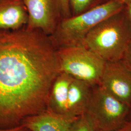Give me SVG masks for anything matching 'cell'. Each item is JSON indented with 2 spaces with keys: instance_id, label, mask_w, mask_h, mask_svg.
<instances>
[{
  "instance_id": "7",
  "label": "cell",
  "mask_w": 131,
  "mask_h": 131,
  "mask_svg": "<svg viewBox=\"0 0 131 131\" xmlns=\"http://www.w3.org/2000/svg\"><path fill=\"white\" fill-rule=\"evenodd\" d=\"M128 106L131 105V70L123 61L107 62L99 84Z\"/></svg>"
},
{
  "instance_id": "20",
  "label": "cell",
  "mask_w": 131,
  "mask_h": 131,
  "mask_svg": "<svg viewBox=\"0 0 131 131\" xmlns=\"http://www.w3.org/2000/svg\"><path fill=\"white\" fill-rule=\"evenodd\" d=\"M119 1H121L122 3H123L124 5H126L128 0H119Z\"/></svg>"
},
{
  "instance_id": "12",
  "label": "cell",
  "mask_w": 131,
  "mask_h": 131,
  "mask_svg": "<svg viewBox=\"0 0 131 131\" xmlns=\"http://www.w3.org/2000/svg\"><path fill=\"white\" fill-rule=\"evenodd\" d=\"M95 0H70L71 16L81 14L96 6Z\"/></svg>"
},
{
  "instance_id": "16",
  "label": "cell",
  "mask_w": 131,
  "mask_h": 131,
  "mask_svg": "<svg viewBox=\"0 0 131 131\" xmlns=\"http://www.w3.org/2000/svg\"><path fill=\"white\" fill-rule=\"evenodd\" d=\"M0 131H30L28 129L23 125H20L18 126L6 129H0Z\"/></svg>"
},
{
  "instance_id": "15",
  "label": "cell",
  "mask_w": 131,
  "mask_h": 131,
  "mask_svg": "<svg viewBox=\"0 0 131 131\" xmlns=\"http://www.w3.org/2000/svg\"><path fill=\"white\" fill-rule=\"evenodd\" d=\"M122 61L128 67V68L131 70V44L127 49L124 56L122 59Z\"/></svg>"
},
{
  "instance_id": "4",
  "label": "cell",
  "mask_w": 131,
  "mask_h": 131,
  "mask_svg": "<svg viewBox=\"0 0 131 131\" xmlns=\"http://www.w3.org/2000/svg\"><path fill=\"white\" fill-rule=\"evenodd\" d=\"M129 109V106L97 85L94 86L85 115L94 131H116L126 122Z\"/></svg>"
},
{
  "instance_id": "18",
  "label": "cell",
  "mask_w": 131,
  "mask_h": 131,
  "mask_svg": "<svg viewBox=\"0 0 131 131\" xmlns=\"http://www.w3.org/2000/svg\"><path fill=\"white\" fill-rule=\"evenodd\" d=\"M126 5H128V11L126 16L131 26V0H128Z\"/></svg>"
},
{
  "instance_id": "2",
  "label": "cell",
  "mask_w": 131,
  "mask_h": 131,
  "mask_svg": "<svg viewBox=\"0 0 131 131\" xmlns=\"http://www.w3.org/2000/svg\"><path fill=\"white\" fill-rule=\"evenodd\" d=\"M122 11L109 17L92 29L83 46L105 62L122 60L131 44V26Z\"/></svg>"
},
{
  "instance_id": "1",
  "label": "cell",
  "mask_w": 131,
  "mask_h": 131,
  "mask_svg": "<svg viewBox=\"0 0 131 131\" xmlns=\"http://www.w3.org/2000/svg\"><path fill=\"white\" fill-rule=\"evenodd\" d=\"M60 72L57 49L49 36L25 26L0 29V129L45 111Z\"/></svg>"
},
{
  "instance_id": "9",
  "label": "cell",
  "mask_w": 131,
  "mask_h": 131,
  "mask_svg": "<svg viewBox=\"0 0 131 131\" xmlns=\"http://www.w3.org/2000/svg\"><path fill=\"white\" fill-rule=\"evenodd\" d=\"M94 86L84 81L72 78L68 91L67 115L78 117L85 114Z\"/></svg>"
},
{
  "instance_id": "10",
  "label": "cell",
  "mask_w": 131,
  "mask_h": 131,
  "mask_svg": "<svg viewBox=\"0 0 131 131\" xmlns=\"http://www.w3.org/2000/svg\"><path fill=\"white\" fill-rule=\"evenodd\" d=\"M28 20L23 0H0V29L18 30L25 27Z\"/></svg>"
},
{
  "instance_id": "11",
  "label": "cell",
  "mask_w": 131,
  "mask_h": 131,
  "mask_svg": "<svg viewBox=\"0 0 131 131\" xmlns=\"http://www.w3.org/2000/svg\"><path fill=\"white\" fill-rule=\"evenodd\" d=\"M72 77L61 72L54 80L47 100L46 110L58 114L67 115L68 91Z\"/></svg>"
},
{
  "instance_id": "3",
  "label": "cell",
  "mask_w": 131,
  "mask_h": 131,
  "mask_svg": "<svg viewBox=\"0 0 131 131\" xmlns=\"http://www.w3.org/2000/svg\"><path fill=\"white\" fill-rule=\"evenodd\" d=\"M125 5L119 0H110L81 14L63 18L50 38L57 49L83 46L89 32L105 19L122 11Z\"/></svg>"
},
{
  "instance_id": "5",
  "label": "cell",
  "mask_w": 131,
  "mask_h": 131,
  "mask_svg": "<svg viewBox=\"0 0 131 131\" xmlns=\"http://www.w3.org/2000/svg\"><path fill=\"white\" fill-rule=\"evenodd\" d=\"M61 72L92 85H99L106 62L84 46L57 49Z\"/></svg>"
},
{
  "instance_id": "13",
  "label": "cell",
  "mask_w": 131,
  "mask_h": 131,
  "mask_svg": "<svg viewBox=\"0 0 131 131\" xmlns=\"http://www.w3.org/2000/svg\"><path fill=\"white\" fill-rule=\"evenodd\" d=\"M69 131H94L88 117L84 114L77 117L71 125Z\"/></svg>"
},
{
  "instance_id": "8",
  "label": "cell",
  "mask_w": 131,
  "mask_h": 131,
  "mask_svg": "<svg viewBox=\"0 0 131 131\" xmlns=\"http://www.w3.org/2000/svg\"><path fill=\"white\" fill-rule=\"evenodd\" d=\"M77 117L58 114L46 110L25 117L21 125L30 131H69L71 125Z\"/></svg>"
},
{
  "instance_id": "6",
  "label": "cell",
  "mask_w": 131,
  "mask_h": 131,
  "mask_svg": "<svg viewBox=\"0 0 131 131\" xmlns=\"http://www.w3.org/2000/svg\"><path fill=\"white\" fill-rule=\"evenodd\" d=\"M28 13L25 27L51 36L63 18L60 0H23Z\"/></svg>"
},
{
  "instance_id": "17",
  "label": "cell",
  "mask_w": 131,
  "mask_h": 131,
  "mask_svg": "<svg viewBox=\"0 0 131 131\" xmlns=\"http://www.w3.org/2000/svg\"><path fill=\"white\" fill-rule=\"evenodd\" d=\"M116 131H131V120L127 121L122 127Z\"/></svg>"
},
{
  "instance_id": "14",
  "label": "cell",
  "mask_w": 131,
  "mask_h": 131,
  "mask_svg": "<svg viewBox=\"0 0 131 131\" xmlns=\"http://www.w3.org/2000/svg\"><path fill=\"white\" fill-rule=\"evenodd\" d=\"M63 18H69L71 17L70 0H60Z\"/></svg>"
},
{
  "instance_id": "19",
  "label": "cell",
  "mask_w": 131,
  "mask_h": 131,
  "mask_svg": "<svg viewBox=\"0 0 131 131\" xmlns=\"http://www.w3.org/2000/svg\"><path fill=\"white\" fill-rule=\"evenodd\" d=\"M129 120H131V105L130 107V109H129V114L127 117V121H129Z\"/></svg>"
}]
</instances>
